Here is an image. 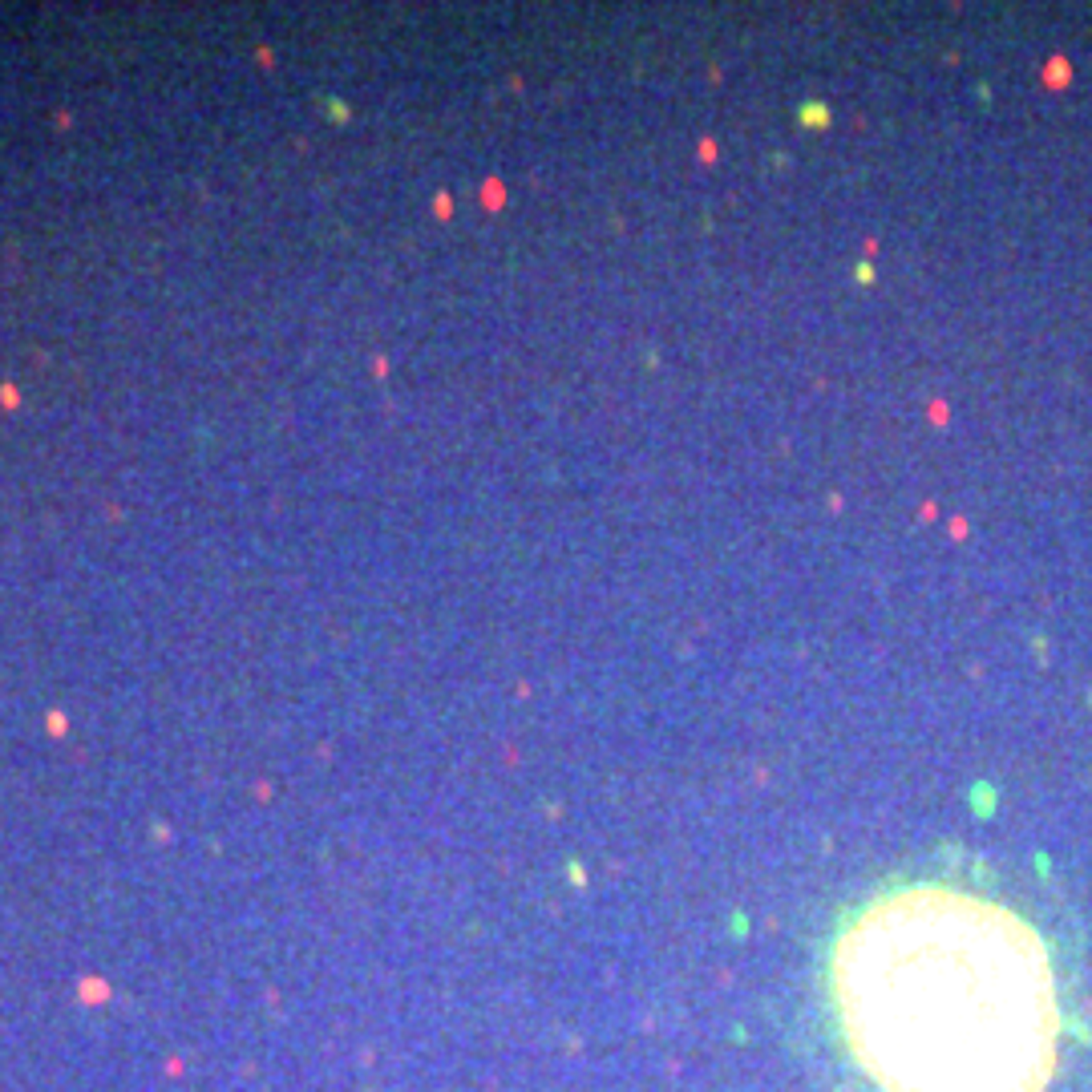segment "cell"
<instances>
[{"instance_id":"obj_1","label":"cell","mask_w":1092,"mask_h":1092,"mask_svg":"<svg viewBox=\"0 0 1092 1092\" xmlns=\"http://www.w3.org/2000/svg\"><path fill=\"white\" fill-rule=\"evenodd\" d=\"M825 1003L878 1092H1048L1084 1031L1068 939L979 862L858 898L825 951Z\"/></svg>"}]
</instances>
